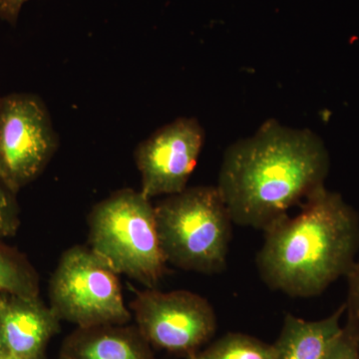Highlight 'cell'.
I'll list each match as a JSON object with an SVG mask.
<instances>
[{"label":"cell","mask_w":359,"mask_h":359,"mask_svg":"<svg viewBox=\"0 0 359 359\" xmlns=\"http://www.w3.org/2000/svg\"><path fill=\"white\" fill-rule=\"evenodd\" d=\"M346 278L348 283V292L344 302L346 313L359 320V259L354 262Z\"/></svg>","instance_id":"cell-16"},{"label":"cell","mask_w":359,"mask_h":359,"mask_svg":"<svg viewBox=\"0 0 359 359\" xmlns=\"http://www.w3.org/2000/svg\"><path fill=\"white\" fill-rule=\"evenodd\" d=\"M205 132L193 118H180L142 142L135 152L146 197L171 196L187 189L204 145Z\"/></svg>","instance_id":"cell-8"},{"label":"cell","mask_w":359,"mask_h":359,"mask_svg":"<svg viewBox=\"0 0 359 359\" xmlns=\"http://www.w3.org/2000/svg\"><path fill=\"white\" fill-rule=\"evenodd\" d=\"M29 0H0V18L15 25L23 4Z\"/></svg>","instance_id":"cell-17"},{"label":"cell","mask_w":359,"mask_h":359,"mask_svg":"<svg viewBox=\"0 0 359 359\" xmlns=\"http://www.w3.org/2000/svg\"><path fill=\"white\" fill-rule=\"evenodd\" d=\"M60 354L69 359H156L138 327L127 325L77 327Z\"/></svg>","instance_id":"cell-10"},{"label":"cell","mask_w":359,"mask_h":359,"mask_svg":"<svg viewBox=\"0 0 359 359\" xmlns=\"http://www.w3.org/2000/svg\"><path fill=\"white\" fill-rule=\"evenodd\" d=\"M187 359H276L273 344L241 332H229Z\"/></svg>","instance_id":"cell-12"},{"label":"cell","mask_w":359,"mask_h":359,"mask_svg":"<svg viewBox=\"0 0 359 359\" xmlns=\"http://www.w3.org/2000/svg\"><path fill=\"white\" fill-rule=\"evenodd\" d=\"M20 224V210L14 194L0 182V238L15 235Z\"/></svg>","instance_id":"cell-15"},{"label":"cell","mask_w":359,"mask_h":359,"mask_svg":"<svg viewBox=\"0 0 359 359\" xmlns=\"http://www.w3.org/2000/svg\"><path fill=\"white\" fill-rule=\"evenodd\" d=\"M60 321L39 297L0 294V327L8 355L41 359Z\"/></svg>","instance_id":"cell-9"},{"label":"cell","mask_w":359,"mask_h":359,"mask_svg":"<svg viewBox=\"0 0 359 359\" xmlns=\"http://www.w3.org/2000/svg\"><path fill=\"white\" fill-rule=\"evenodd\" d=\"M0 294L39 297L36 273L25 257L0 244Z\"/></svg>","instance_id":"cell-13"},{"label":"cell","mask_w":359,"mask_h":359,"mask_svg":"<svg viewBox=\"0 0 359 359\" xmlns=\"http://www.w3.org/2000/svg\"><path fill=\"white\" fill-rule=\"evenodd\" d=\"M346 313L344 304L323 320H306L285 313L280 334L273 344L276 359H323L341 332Z\"/></svg>","instance_id":"cell-11"},{"label":"cell","mask_w":359,"mask_h":359,"mask_svg":"<svg viewBox=\"0 0 359 359\" xmlns=\"http://www.w3.org/2000/svg\"><path fill=\"white\" fill-rule=\"evenodd\" d=\"M323 359H359V320L347 316L346 325Z\"/></svg>","instance_id":"cell-14"},{"label":"cell","mask_w":359,"mask_h":359,"mask_svg":"<svg viewBox=\"0 0 359 359\" xmlns=\"http://www.w3.org/2000/svg\"><path fill=\"white\" fill-rule=\"evenodd\" d=\"M155 210L167 264L205 275L224 271L233 223L216 186L187 188Z\"/></svg>","instance_id":"cell-3"},{"label":"cell","mask_w":359,"mask_h":359,"mask_svg":"<svg viewBox=\"0 0 359 359\" xmlns=\"http://www.w3.org/2000/svg\"><path fill=\"white\" fill-rule=\"evenodd\" d=\"M130 309L136 327L151 346L188 358L211 340L218 327L209 301L189 290H143Z\"/></svg>","instance_id":"cell-7"},{"label":"cell","mask_w":359,"mask_h":359,"mask_svg":"<svg viewBox=\"0 0 359 359\" xmlns=\"http://www.w3.org/2000/svg\"><path fill=\"white\" fill-rule=\"evenodd\" d=\"M57 145L50 116L39 96L0 97V182L11 193L39 178Z\"/></svg>","instance_id":"cell-6"},{"label":"cell","mask_w":359,"mask_h":359,"mask_svg":"<svg viewBox=\"0 0 359 359\" xmlns=\"http://www.w3.org/2000/svg\"><path fill=\"white\" fill-rule=\"evenodd\" d=\"M6 356H8V353H7L4 334H2L1 327H0V359L6 358Z\"/></svg>","instance_id":"cell-18"},{"label":"cell","mask_w":359,"mask_h":359,"mask_svg":"<svg viewBox=\"0 0 359 359\" xmlns=\"http://www.w3.org/2000/svg\"><path fill=\"white\" fill-rule=\"evenodd\" d=\"M4 359H22V358H14V356L8 355V356H6V358H4Z\"/></svg>","instance_id":"cell-19"},{"label":"cell","mask_w":359,"mask_h":359,"mask_svg":"<svg viewBox=\"0 0 359 359\" xmlns=\"http://www.w3.org/2000/svg\"><path fill=\"white\" fill-rule=\"evenodd\" d=\"M118 275L91 248H70L51 276L49 306L59 320L79 328L127 325L132 313Z\"/></svg>","instance_id":"cell-5"},{"label":"cell","mask_w":359,"mask_h":359,"mask_svg":"<svg viewBox=\"0 0 359 359\" xmlns=\"http://www.w3.org/2000/svg\"><path fill=\"white\" fill-rule=\"evenodd\" d=\"M88 222L90 248L119 275L155 289L168 264L150 199L141 191H118L93 208Z\"/></svg>","instance_id":"cell-4"},{"label":"cell","mask_w":359,"mask_h":359,"mask_svg":"<svg viewBox=\"0 0 359 359\" xmlns=\"http://www.w3.org/2000/svg\"><path fill=\"white\" fill-rule=\"evenodd\" d=\"M58 359H69V358H66V356L63 355V354H60V356H59Z\"/></svg>","instance_id":"cell-20"},{"label":"cell","mask_w":359,"mask_h":359,"mask_svg":"<svg viewBox=\"0 0 359 359\" xmlns=\"http://www.w3.org/2000/svg\"><path fill=\"white\" fill-rule=\"evenodd\" d=\"M328 169L316 134L269 120L226 149L216 187L233 224L266 231L323 188Z\"/></svg>","instance_id":"cell-1"},{"label":"cell","mask_w":359,"mask_h":359,"mask_svg":"<svg viewBox=\"0 0 359 359\" xmlns=\"http://www.w3.org/2000/svg\"><path fill=\"white\" fill-rule=\"evenodd\" d=\"M264 231L256 263L271 290L292 297L320 295L346 276L359 252V216L339 194L323 187L294 218Z\"/></svg>","instance_id":"cell-2"}]
</instances>
